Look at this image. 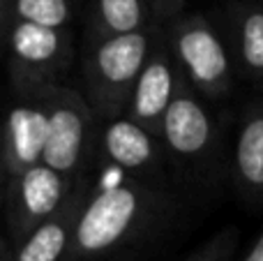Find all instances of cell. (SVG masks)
<instances>
[{"mask_svg":"<svg viewBox=\"0 0 263 261\" xmlns=\"http://www.w3.org/2000/svg\"><path fill=\"white\" fill-rule=\"evenodd\" d=\"M242 261H263V231L256 236V240L252 243V248L245 252Z\"/></svg>","mask_w":263,"mask_h":261,"instance_id":"cell-18","label":"cell"},{"mask_svg":"<svg viewBox=\"0 0 263 261\" xmlns=\"http://www.w3.org/2000/svg\"><path fill=\"white\" fill-rule=\"evenodd\" d=\"M9 5H12V0H0V21H3L5 16H7Z\"/></svg>","mask_w":263,"mask_h":261,"instance_id":"cell-19","label":"cell"},{"mask_svg":"<svg viewBox=\"0 0 263 261\" xmlns=\"http://www.w3.org/2000/svg\"><path fill=\"white\" fill-rule=\"evenodd\" d=\"M224 40L236 69L256 86L263 81V3L231 0L224 14Z\"/></svg>","mask_w":263,"mask_h":261,"instance_id":"cell-13","label":"cell"},{"mask_svg":"<svg viewBox=\"0 0 263 261\" xmlns=\"http://www.w3.org/2000/svg\"><path fill=\"white\" fill-rule=\"evenodd\" d=\"M92 174L81 176L69 199L63 203L55 215H51L44 225H40L23 243L16 248H3V261H65L74 243L77 222L88 194L92 190Z\"/></svg>","mask_w":263,"mask_h":261,"instance_id":"cell-11","label":"cell"},{"mask_svg":"<svg viewBox=\"0 0 263 261\" xmlns=\"http://www.w3.org/2000/svg\"><path fill=\"white\" fill-rule=\"evenodd\" d=\"M157 26L118 37L86 32L81 51L83 95L102 123L125 116L141 69L150 55Z\"/></svg>","mask_w":263,"mask_h":261,"instance_id":"cell-3","label":"cell"},{"mask_svg":"<svg viewBox=\"0 0 263 261\" xmlns=\"http://www.w3.org/2000/svg\"><path fill=\"white\" fill-rule=\"evenodd\" d=\"M49 134L44 164L69 178L92 174L100 162L102 120L88 104L86 95L69 86L49 88Z\"/></svg>","mask_w":263,"mask_h":261,"instance_id":"cell-5","label":"cell"},{"mask_svg":"<svg viewBox=\"0 0 263 261\" xmlns=\"http://www.w3.org/2000/svg\"><path fill=\"white\" fill-rule=\"evenodd\" d=\"M178 72H180V67H178L166 26L162 23L155 30L150 55L141 69V77L134 86L127 111H125L127 118L139 123L143 129H148L150 134L159 139L164 134V120H166L171 102L176 97Z\"/></svg>","mask_w":263,"mask_h":261,"instance_id":"cell-10","label":"cell"},{"mask_svg":"<svg viewBox=\"0 0 263 261\" xmlns=\"http://www.w3.org/2000/svg\"><path fill=\"white\" fill-rule=\"evenodd\" d=\"M259 86H261V88H263V81H261V83H259Z\"/></svg>","mask_w":263,"mask_h":261,"instance_id":"cell-20","label":"cell"},{"mask_svg":"<svg viewBox=\"0 0 263 261\" xmlns=\"http://www.w3.org/2000/svg\"><path fill=\"white\" fill-rule=\"evenodd\" d=\"M180 67V65H178ZM208 100L194 90L185 72H178L176 97L164 120V143L171 153L180 185L208 194L217 190L224 169L229 171L224 153V134L217 116L205 104Z\"/></svg>","mask_w":263,"mask_h":261,"instance_id":"cell-2","label":"cell"},{"mask_svg":"<svg viewBox=\"0 0 263 261\" xmlns=\"http://www.w3.org/2000/svg\"><path fill=\"white\" fill-rule=\"evenodd\" d=\"M229 178L238 197L250 206H263V102H252L236 127Z\"/></svg>","mask_w":263,"mask_h":261,"instance_id":"cell-12","label":"cell"},{"mask_svg":"<svg viewBox=\"0 0 263 261\" xmlns=\"http://www.w3.org/2000/svg\"><path fill=\"white\" fill-rule=\"evenodd\" d=\"M79 180L46 166L44 162L3 188L5 236L3 248H16L40 225L63 208Z\"/></svg>","mask_w":263,"mask_h":261,"instance_id":"cell-8","label":"cell"},{"mask_svg":"<svg viewBox=\"0 0 263 261\" xmlns=\"http://www.w3.org/2000/svg\"><path fill=\"white\" fill-rule=\"evenodd\" d=\"M77 18L74 0H12L7 16L0 21L3 32L14 21L35 23L44 28H72Z\"/></svg>","mask_w":263,"mask_h":261,"instance_id":"cell-15","label":"cell"},{"mask_svg":"<svg viewBox=\"0 0 263 261\" xmlns=\"http://www.w3.org/2000/svg\"><path fill=\"white\" fill-rule=\"evenodd\" d=\"M157 26L145 0H90L86 32L97 37L132 35Z\"/></svg>","mask_w":263,"mask_h":261,"instance_id":"cell-14","label":"cell"},{"mask_svg":"<svg viewBox=\"0 0 263 261\" xmlns=\"http://www.w3.org/2000/svg\"><path fill=\"white\" fill-rule=\"evenodd\" d=\"M37 95H12L7 120L3 129V151H0V171L3 188L16 180L28 169L44 162L46 134H49V97Z\"/></svg>","mask_w":263,"mask_h":261,"instance_id":"cell-9","label":"cell"},{"mask_svg":"<svg viewBox=\"0 0 263 261\" xmlns=\"http://www.w3.org/2000/svg\"><path fill=\"white\" fill-rule=\"evenodd\" d=\"M259 3H263V0H259Z\"/></svg>","mask_w":263,"mask_h":261,"instance_id":"cell-21","label":"cell"},{"mask_svg":"<svg viewBox=\"0 0 263 261\" xmlns=\"http://www.w3.org/2000/svg\"><path fill=\"white\" fill-rule=\"evenodd\" d=\"M180 222V192L150 188L125 174L95 180L65 261H143Z\"/></svg>","mask_w":263,"mask_h":261,"instance_id":"cell-1","label":"cell"},{"mask_svg":"<svg viewBox=\"0 0 263 261\" xmlns=\"http://www.w3.org/2000/svg\"><path fill=\"white\" fill-rule=\"evenodd\" d=\"M173 53L203 100L215 102L231 95L233 90V58L224 35L201 14H180L166 23Z\"/></svg>","mask_w":263,"mask_h":261,"instance_id":"cell-6","label":"cell"},{"mask_svg":"<svg viewBox=\"0 0 263 261\" xmlns=\"http://www.w3.org/2000/svg\"><path fill=\"white\" fill-rule=\"evenodd\" d=\"M7 44V69L12 95H37L65 86L74 65L72 28H44L14 21L3 32Z\"/></svg>","mask_w":263,"mask_h":261,"instance_id":"cell-4","label":"cell"},{"mask_svg":"<svg viewBox=\"0 0 263 261\" xmlns=\"http://www.w3.org/2000/svg\"><path fill=\"white\" fill-rule=\"evenodd\" d=\"M238 250V229L227 227L217 231L205 245H201L187 261H231Z\"/></svg>","mask_w":263,"mask_h":261,"instance_id":"cell-16","label":"cell"},{"mask_svg":"<svg viewBox=\"0 0 263 261\" xmlns=\"http://www.w3.org/2000/svg\"><path fill=\"white\" fill-rule=\"evenodd\" d=\"M145 5L150 7L155 21L157 23H171L173 18H178L185 9V0H145Z\"/></svg>","mask_w":263,"mask_h":261,"instance_id":"cell-17","label":"cell"},{"mask_svg":"<svg viewBox=\"0 0 263 261\" xmlns=\"http://www.w3.org/2000/svg\"><path fill=\"white\" fill-rule=\"evenodd\" d=\"M100 162L150 188L182 190L164 139L150 134L127 116L102 123Z\"/></svg>","mask_w":263,"mask_h":261,"instance_id":"cell-7","label":"cell"}]
</instances>
